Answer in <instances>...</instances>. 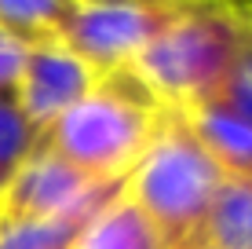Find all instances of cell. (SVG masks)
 <instances>
[{
  "label": "cell",
  "mask_w": 252,
  "mask_h": 249,
  "mask_svg": "<svg viewBox=\"0 0 252 249\" xmlns=\"http://www.w3.org/2000/svg\"><path fill=\"white\" fill-rule=\"evenodd\" d=\"M197 249H252V176H227L220 183Z\"/></svg>",
  "instance_id": "cell-9"
},
{
  "label": "cell",
  "mask_w": 252,
  "mask_h": 249,
  "mask_svg": "<svg viewBox=\"0 0 252 249\" xmlns=\"http://www.w3.org/2000/svg\"><path fill=\"white\" fill-rule=\"evenodd\" d=\"M95 84H99V73L88 70L63 40H44V44H33L22 51L11 99L19 114L44 136Z\"/></svg>",
  "instance_id": "cell-6"
},
{
  "label": "cell",
  "mask_w": 252,
  "mask_h": 249,
  "mask_svg": "<svg viewBox=\"0 0 252 249\" xmlns=\"http://www.w3.org/2000/svg\"><path fill=\"white\" fill-rule=\"evenodd\" d=\"M40 147V132L19 114L11 96H0V187L15 176V169Z\"/></svg>",
  "instance_id": "cell-12"
},
{
  "label": "cell",
  "mask_w": 252,
  "mask_h": 249,
  "mask_svg": "<svg viewBox=\"0 0 252 249\" xmlns=\"http://www.w3.org/2000/svg\"><path fill=\"white\" fill-rule=\"evenodd\" d=\"M190 132L205 154L220 165L223 176H252V125L241 121L238 114L216 107V103H201L194 110H183Z\"/></svg>",
  "instance_id": "cell-7"
},
{
  "label": "cell",
  "mask_w": 252,
  "mask_h": 249,
  "mask_svg": "<svg viewBox=\"0 0 252 249\" xmlns=\"http://www.w3.org/2000/svg\"><path fill=\"white\" fill-rule=\"evenodd\" d=\"M73 249H164L154 224L139 213V205L125 194H114L99 213L81 227Z\"/></svg>",
  "instance_id": "cell-8"
},
{
  "label": "cell",
  "mask_w": 252,
  "mask_h": 249,
  "mask_svg": "<svg viewBox=\"0 0 252 249\" xmlns=\"http://www.w3.org/2000/svg\"><path fill=\"white\" fill-rule=\"evenodd\" d=\"M252 33V4H187L128 66L164 110H194L208 103L227 77L238 48Z\"/></svg>",
  "instance_id": "cell-1"
},
{
  "label": "cell",
  "mask_w": 252,
  "mask_h": 249,
  "mask_svg": "<svg viewBox=\"0 0 252 249\" xmlns=\"http://www.w3.org/2000/svg\"><path fill=\"white\" fill-rule=\"evenodd\" d=\"M208 103L230 110V114H238L241 121L252 125V33H249L245 44L238 48V55H234L227 77L220 81V88H216V96Z\"/></svg>",
  "instance_id": "cell-13"
},
{
  "label": "cell",
  "mask_w": 252,
  "mask_h": 249,
  "mask_svg": "<svg viewBox=\"0 0 252 249\" xmlns=\"http://www.w3.org/2000/svg\"><path fill=\"white\" fill-rule=\"evenodd\" d=\"M81 227L73 220L0 216V249H73Z\"/></svg>",
  "instance_id": "cell-11"
},
{
  "label": "cell",
  "mask_w": 252,
  "mask_h": 249,
  "mask_svg": "<svg viewBox=\"0 0 252 249\" xmlns=\"http://www.w3.org/2000/svg\"><path fill=\"white\" fill-rule=\"evenodd\" d=\"M179 0H66L59 37L99 77L128 70L176 15Z\"/></svg>",
  "instance_id": "cell-4"
},
{
  "label": "cell",
  "mask_w": 252,
  "mask_h": 249,
  "mask_svg": "<svg viewBox=\"0 0 252 249\" xmlns=\"http://www.w3.org/2000/svg\"><path fill=\"white\" fill-rule=\"evenodd\" d=\"M66 0H0V37L19 48H33L59 37Z\"/></svg>",
  "instance_id": "cell-10"
},
{
  "label": "cell",
  "mask_w": 252,
  "mask_h": 249,
  "mask_svg": "<svg viewBox=\"0 0 252 249\" xmlns=\"http://www.w3.org/2000/svg\"><path fill=\"white\" fill-rule=\"evenodd\" d=\"M220 165L205 154L187 117L164 110L150 147L125 179V194L154 224L164 249H197V235L223 183Z\"/></svg>",
  "instance_id": "cell-3"
},
{
  "label": "cell",
  "mask_w": 252,
  "mask_h": 249,
  "mask_svg": "<svg viewBox=\"0 0 252 249\" xmlns=\"http://www.w3.org/2000/svg\"><path fill=\"white\" fill-rule=\"evenodd\" d=\"M22 51L15 40L0 37V96H11L15 88V77H19V63H22Z\"/></svg>",
  "instance_id": "cell-14"
},
{
  "label": "cell",
  "mask_w": 252,
  "mask_h": 249,
  "mask_svg": "<svg viewBox=\"0 0 252 249\" xmlns=\"http://www.w3.org/2000/svg\"><path fill=\"white\" fill-rule=\"evenodd\" d=\"M164 107L132 70L99 77L77 107H69L40 136V147L73 165L95 183H125L150 147Z\"/></svg>",
  "instance_id": "cell-2"
},
{
  "label": "cell",
  "mask_w": 252,
  "mask_h": 249,
  "mask_svg": "<svg viewBox=\"0 0 252 249\" xmlns=\"http://www.w3.org/2000/svg\"><path fill=\"white\" fill-rule=\"evenodd\" d=\"M121 187L125 183H95L48 147H37L0 187V216L88 224L114 194H121Z\"/></svg>",
  "instance_id": "cell-5"
}]
</instances>
